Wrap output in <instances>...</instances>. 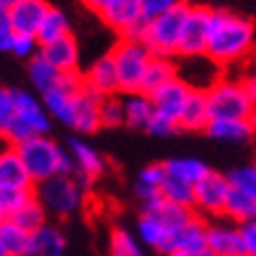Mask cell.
<instances>
[{"label":"cell","instance_id":"obj_1","mask_svg":"<svg viewBox=\"0 0 256 256\" xmlns=\"http://www.w3.org/2000/svg\"><path fill=\"white\" fill-rule=\"evenodd\" d=\"M254 19L238 14L233 10H214L210 16V33L204 56L214 66L226 68L249 59L254 50Z\"/></svg>","mask_w":256,"mask_h":256},{"label":"cell","instance_id":"obj_2","mask_svg":"<svg viewBox=\"0 0 256 256\" xmlns=\"http://www.w3.org/2000/svg\"><path fill=\"white\" fill-rule=\"evenodd\" d=\"M254 78H218L204 90L210 120H254Z\"/></svg>","mask_w":256,"mask_h":256},{"label":"cell","instance_id":"obj_3","mask_svg":"<svg viewBox=\"0 0 256 256\" xmlns=\"http://www.w3.org/2000/svg\"><path fill=\"white\" fill-rule=\"evenodd\" d=\"M14 150L33 186L52 176H59V174H73V164H70L66 148L59 146L50 134L19 141L14 144Z\"/></svg>","mask_w":256,"mask_h":256},{"label":"cell","instance_id":"obj_4","mask_svg":"<svg viewBox=\"0 0 256 256\" xmlns=\"http://www.w3.org/2000/svg\"><path fill=\"white\" fill-rule=\"evenodd\" d=\"M36 200L45 210L47 216L68 218L76 216L87 202V184L73 174H59L33 186Z\"/></svg>","mask_w":256,"mask_h":256},{"label":"cell","instance_id":"obj_5","mask_svg":"<svg viewBox=\"0 0 256 256\" xmlns=\"http://www.w3.org/2000/svg\"><path fill=\"white\" fill-rule=\"evenodd\" d=\"M186 10H188V2L181 0L176 8H172L170 12H164V14L144 24L139 42L146 47L150 56H162V59H174L176 62L178 31H181Z\"/></svg>","mask_w":256,"mask_h":256},{"label":"cell","instance_id":"obj_6","mask_svg":"<svg viewBox=\"0 0 256 256\" xmlns=\"http://www.w3.org/2000/svg\"><path fill=\"white\" fill-rule=\"evenodd\" d=\"M50 130H52V120L42 108L38 94H33L31 90H14V122L8 134L10 146L31 136L50 134Z\"/></svg>","mask_w":256,"mask_h":256},{"label":"cell","instance_id":"obj_7","mask_svg":"<svg viewBox=\"0 0 256 256\" xmlns=\"http://www.w3.org/2000/svg\"><path fill=\"white\" fill-rule=\"evenodd\" d=\"M108 54L113 59V68H116V76H118L120 94L139 92L144 70H146L148 62H150V54H148L146 47L141 45L139 40L120 38V42L110 50Z\"/></svg>","mask_w":256,"mask_h":256},{"label":"cell","instance_id":"obj_8","mask_svg":"<svg viewBox=\"0 0 256 256\" xmlns=\"http://www.w3.org/2000/svg\"><path fill=\"white\" fill-rule=\"evenodd\" d=\"M210 16H212V8H204V5H190V2H188L186 16H184L181 31H178L176 59H195V56H204L207 33H210Z\"/></svg>","mask_w":256,"mask_h":256},{"label":"cell","instance_id":"obj_9","mask_svg":"<svg viewBox=\"0 0 256 256\" xmlns=\"http://www.w3.org/2000/svg\"><path fill=\"white\" fill-rule=\"evenodd\" d=\"M226 198H228L226 174L210 170L193 186V212L202 218H221Z\"/></svg>","mask_w":256,"mask_h":256},{"label":"cell","instance_id":"obj_10","mask_svg":"<svg viewBox=\"0 0 256 256\" xmlns=\"http://www.w3.org/2000/svg\"><path fill=\"white\" fill-rule=\"evenodd\" d=\"M104 24L113 28L120 38L139 40L144 31V19H141L139 0H110L106 8L99 12Z\"/></svg>","mask_w":256,"mask_h":256},{"label":"cell","instance_id":"obj_11","mask_svg":"<svg viewBox=\"0 0 256 256\" xmlns=\"http://www.w3.org/2000/svg\"><path fill=\"white\" fill-rule=\"evenodd\" d=\"M99 94H94L92 90H87L85 85L70 96V120L68 127L76 130L78 134H94L99 130V106H101Z\"/></svg>","mask_w":256,"mask_h":256},{"label":"cell","instance_id":"obj_12","mask_svg":"<svg viewBox=\"0 0 256 256\" xmlns=\"http://www.w3.org/2000/svg\"><path fill=\"white\" fill-rule=\"evenodd\" d=\"M66 153L70 158V164H73V176H78L80 181H85L87 186L96 181V178L106 172V158L101 156L94 146H90L85 139H78L73 136L68 141V148Z\"/></svg>","mask_w":256,"mask_h":256},{"label":"cell","instance_id":"obj_13","mask_svg":"<svg viewBox=\"0 0 256 256\" xmlns=\"http://www.w3.org/2000/svg\"><path fill=\"white\" fill-rule=\"evenodd\" d=\"M204 249L214 256H244L242 254L238 224L228 218H212L207 221V233H204Z\"/></svg>","mask_w":256,"mask_h":256},{"label":"cell","instance_id":"obj_14","mask_svg":"<svg viewBox=\"0 0 256 256\" xmlns=\"http://www.w3.org/2000/svg\"><path fill=\"white\" fill-rule=\"evenodd\" d=\"M188 94H190V87L181 78H174V80H170L167 85L160 87V90H156L148 99L153 104V113H156V116H160V118H164V120H170V122L176 124L178 113L184 108Z\"/></svg>","mask_w":256,"mask_h":256},{"label":"cell","instance_id":"obj_15","mask_svg":"<svg viewBox=\"0 0 256 256\" xmlns=\"http://www.w3.org/2000/svg\"><path fill=\"white\" fill-rule=\"evenodd\" d=\"M132 233L148 252H156L160 256L174 252V230L164 228L160 221H156V218L148 216V214H139L136 228H134Z\"/></svg>","mask_w":256,"mask_h":256},{"label":"cell","instance_id":"obj_16","mask_svg":"<svg viewBox=\"0 0 256 256\" xmlns=\"http://www.w3.org/2000/svg\"><path fill=\"white\" fill-rule=\"evenodd\" d=\"M82 76V85L87 90H92L94 94L99 96H113V94H120V87H118V76L116 68H113V59L110 54H101L99 59H94L87 70L80 73Z\"/></svg>","mask_w":256,"mask_h":256},{"label":"cell","instance_id":"obj_17","mask_svg":"<svg viewBox=\"0 0 256 256\" xmlns=\"http://www.w3.org/2000/svg\"><path fill=\"white\" fill-rule=\"evenodd\" d=\"M38 54L54 70H59V73L80 70V45H78V40L73 38V33L62 40L50 42V45H42L38 50Z\"/></svg>","mask_w":256,"mask_h":256},{"label":"cell","instance_id":"obj_18","mask_svg":"<svg viewBox=\"0 0 256 256\" xmlns=\"http://www.w3.org/2000/svg\"><path fill=\"white\" fill-rule=\"evenodd\" d=\"M50 8L52 5L47 0H19L14 8L8 12L12 31L36 36V31H38V26L42 24L45 14L50 12Z\"/></svg>","mask_w":256,"mask_h":256},{"label":"cell","instance_id":"obj_19","mask_svg":"<svg viewBox=\"0 0 256 256\" xmlns=\"http://www.w3.org/2000/svg\"><path fill=\"white\" fill-rule=\"evenodd\" d=\"M19 188H33V184L14 146L0 141V190H19Z\"/></svg>","mask_w":256,"mask_h":256},{"label":"cell","instance_id":"obj_20","mask_svg":"<svg viewBox=\"0 0 256 256\" xmlns=\"http://www.w3.org/2000/svg\"><path fill=\"white\" fill-rule=\"evenodd\" d=\"M68 247V240L64 230L56 224L40 226L38 230L31 233V242H28V256H64Z\"/></svg>","mask_w":256,"mask_h":256},{"label":"cell","instance_id":"obj_21","mask_svg":"<svg viewBox=\"0 0 256 256\" xmlns=\"http://www.w3.org/2000/svg\"><path fill=\"white\" fill-rule=\"evenodd\" d=\"M141 214L153 216L156 221H160L164 228H170V230H174V233H176L178 228H181L188 218L193 216V210L178 207V204H174V202L164 200L162 195H158V198H153V200L141 202Z\"/></svg>","mask_w":256,"mask_h":256},{"label":"cell","instance_id":"obj_22","mask_svg":"<svg viewBox=\"0 0 256 256\" xmlns=\"http://www.w3.org/2000/svg\"><path fill=\"white\" fill-rule=\"evenodd\" d=\"M207 122H210V113H207L204 90H190L184 108L178 113L176 127L184 132H204Z\"/></svg>","mask_w":256,"mask_h":256},{"label":"cell","instance_id":"obj_23","mask_svg":"<svg viewBox=\"0 0 256 256\" xmlns=\"http://www.w3.org/2000/svg\"><path fill=\"white\" fill-rule=\"evenodd\" d=\"M207 136L224 144H247L254 136V120H210Z\"/></svg>","mask_w":256,"mask_h":256},{"label":"cell","instance_id":"obj_24","mask_svg":"<svg viewBox=\"0 0 256 256\" xmlns=\"http://www.w3.org/2000/svg\"><path fill=\"white\" fill-rule=\"evenodd\" d=\"M178 78V64L174 59H162V56H150L146 70H144V78H141L139 92L150 96V94L160 90L162 85H167L170 80Z\"/></svg>","mask_w":256,"mask_h":256},{"label":"cell","instance_id":"obj_25","mask_svg":"<svg viewBox=\"0 0 256 256\" xmlns=\"http://www.w3.org/2000/svg\"><path fill=\"white\" fill-rule=\"evenodd\" d=\"M204 233H207V221L193 212V216L174 233V252H186L193 256L200 254L204 249Z\"/></svg>","mask_w":256,"mask_h":256},{"label":"cell","instance_id":"obj_26","mask_svg":"<svg viewBox=\"0 0 256 256\" xmlns=\"http://www.w3.org/2000/svg\"><path fill=\"white\" fill-rule=\"evenodd\" d=\"M162 170H164V176L178 178V181H184V184L195 186V184L210 172V164H204L200 158L181 156V158H170L167 162H162Z\"/></svg>","mask_w":256,"mask_h":256},{"label":"cell","instance_id":"obj_27","mask_svg":"<svg viewBox=\"0 0 256 256\" xmlns=\"http://www.w3.org/2000/svg\"><path fill=\"white\" fill-rule=\"evenodd\" d=\"M122 113H124V124L132 130H141L146 132L148 122L153 118V104L146 94L134 92V94H122Z\"/></svg>","mask_w":256,"mask_h":256},{"label":"cell","instance_id":"obj_28","mask_svg":"<svg viewBox=\"0 0 256 256\" xmlns=\"http://www.w3.org/2000/svg\"><path fill=\"white\" fill-rule=\"evenodd\" d=\"M224 218L233 221V224H244V221H254L256 218V195L242 193L228 186V198H226Z\"/></svg>","mask_w":256,"mask_h":256},{"label":"cell","instance_id":"obj_29","mask_svg":"<svg viewBox=\"0 0 256 256\" xmlns=\"http://www.w3.org/2000/svg\"><path fill=\"white\" fill-rule=\"evenodd\" d=\"M70 36V22H68V14L59 8H50V12L45 14L42 24L38 26V31H36V40H38V45H50V42H54V40H62Z\"/></svg>","mask_w":256,"mask_h":256},{"label":"cell","instance_id":"obj_30","mask_svg":"<svg viewBox=\"0 0 256 256\" xmlns=\"http://www.w3.org/2000/svg\"><path fill=\"white\" fill-rule=\"evenodd\" d=\"M108 256H153L124 226H116L108 235Z\"/></svg>","mask_w":256,"mask_h":256},{"label":"cell","instance_id":"obj_31","mask_svg":"<svg viewBox=\"0 0 256 256\" xmlns=\"http://www.w3.org/2000/svg\"><path fill=\"white\" fill-rule=\"evenodd\" d=\"M26 70H28V82H31L33 90L38 94H45L59 85V76L62 73L52 68L40 54H36L33 59L26 62Z\"/></svg>","mask_w":256,"mask_h":256},{"label":"cell","instance_id":"obj_32","mask_svg":"<svg viewBox=\"0 0 256 256\" xmlns=\"http://www.w3.org/2000/svg\"><path fill=\"white\" fill-rule=\"evenodd\" d=\"M162 181H164L162 162L144 167V170L136 174V181H134V193H136L139 202L158 198V195H160V188H162Z\"/></svg>","mask_w":256,"mask_h":256},{"label":"cell","instance_id":"obj_33","mask_svg":"<svg viewBox=\"0 0 256 256\" xmlns=\"http://www.w3.org/2000/svg\"><path fill=\"white\" fill-rule=\"evenodd\" d=\"M70 96H73V94L66 92V90H62V87H54V90H50V92L40 94V104H42V108L47 110L50 120H56V122H62V124L68 127Z\"/></svg>","mask_w":256,"mask_h":256},{"label":"cell","instance_id":"obj_34","mask_svg":"<svg viewBox=\"0 0 256 256\" xmlns=\"http://www.w3.org/2000/svg\"><path fill=\"white\" fill-rule=\"evenodd\" d=\"M0 242L5 247L8 256H19V254H28V242H31V233L22 230L16 224H12L10 218H5L0 224Z\"/></svg>","mask_w":256,"mask_h":256},{"label":"cell","instance_id":"obj_35","mask_svg":"<svg viewBox=\"0 0 256 256\" xmlns=\"http://www.w3.org/2000/svg\"><path fill=\"white\" fill-rule=\"evenodd\" d=\"M12 224H16L22 230H26V233H33V230H38L40 226L47 224V214L45 210L40 207V202L33 198V200H28L26 204H24L22 210H16L12 216H8Z\"/></svg>","mask_w":256,"mask_h":256},{"label":"cell","instance_id":"obj_36","mask_svg":"<svg viewBox=\"0 0 256 256\" xmlns=\"http://www.w3.org/2000/svg\"><path fill=\"white\" fill-rule=\"evenodd\" d=\"M160 195H162L164 200L178 204V207L193 210V186H190V184H184V181H178V178L164 176Z\"/></svg>","mask_w":256,"mask_h":256},{"label":"cell","instance_id":"obj_37","mask_svg":"<svg viewBox=\"0 0 256 256\" xmlns=\"http://www.w3.org/2000/svg\"><path fill=\"white\" fill-rule=\"evenodd\" d=\"M99 124L116 130L120 124H124V113H122V94H113V96H104L99 106Z\"/></svg>","mask_w":256,"mask_h":256},{"label":"cell","instance_id":"obj_38","mask_svg":"<svg viewBox=\"0 0 256 256\" xmlns=\"http://www.w3.org/2000/svg\"><path fill=\"white\" fill-rule=\"evenodd\" d=\"M226 181H228V186L235 188V190L256 195V167L254 164H242V167L230 170L226 174Z\"/></svg>","mask_w":256,"mask_h":256},{"label":"cell","instance_id":"obj_39","mask_svg":"<svg viewBox=\"0 0 256 256\" xmlns=\"http://www.w3.org/2000/svg\"><path fill=\"white\" fill-rule=\"evenodd\" d=\"M14 122V90L0 87V141L8 144V134Z\"/></svg>","mask_w":256,"mask_h":256},{"label":"cell","instance_id":"obj_40","mask_svg":"<svg viewBox=\"0 0 256 256\" xmlns=\"http://www.w3.org/2000/svg\"><path fill=\"white\" fill-rule=\"evenodd\" d=\"M36 193L33 188H19V190H0V210L5 214V218L12 216L16 210H22L28 200H33Z\"/></svg>","mask_w":256,"mask_h":256},{"label":"cell","instance_id":"obj_41","mask_svg":"<svg viewBox=\"0 0 256 256\" xmlns=\"http://www.w3.org/2000/svg\"><path fill=\"white\" fill-rule=\"evenodd\" d=\"M38 40L36 36H28V33H14L12 36V45H10V52L16 56V59H24V62H28L33 56L38 54Z\"/></svg>","mask_w":256,"mask_h":256},{"label":"cell","instance_id":"obj_42","mask_svg":"<svg viewBox=\"0 0 256 256\" xmlns=\"http://www.w3.org/2000/svg\"><path fill=\"white\" fill-rule=\"evenodd\" d=\"M181 0H139V10H141V19L150 22L156 16L170 12L172 8H176Z\"/></svg>","mask_w":256,"mask_h":256},{"label":"cell","instance_id":"obj_43","mask_svg":"<svg viewBox=\"0 0 256 256\" xmlns=\"http://www.w3.org/2000/svg\"><path fill=\"white\" fill-rule=\"evenodd\" d=\"M238 235H240L242 254L244 256H256V221L238 224Z\"/></svg>","mask_w":256,"mask_h":256},{"label":"cell","instance_id":"obj_44","mask_svg":"<svg viewBox=\"0 0 256 256\" xmlns=\"http://www.w3.org/2000/svg\"><path fill=\"white\" fill-rule=\"evenodd\" d=\"M12 24H10V14L8 19H0V52H10V45H12Z\"/></svg>","mask_w":256,"mask_h":256},{"label":"cell","instance_id":"obj_45","mask_svg":"<svg viewBox=\"0 0 256 256\" xmlns=\"http://www.w3.org/2000/svg\"><path fill=\"white\" fill-rule=\"evenodd\" d=\"M82 2H85V5H87L90 10H94V12H101V10L106 8L110 0H82Z\"/></svg>","mask_w":256,"mask_h":256},{"label":"cell","instance_id":"obj_46","mask_svg":"<svg viewBox=\"0 0 256 256\" xmlns=\"http://www.w3.org/2000/svg\"><path fill=\"white\" fill-rule=\"evenodd\" d=\"M16 2H19V0H0V8H5V10H8V12H10V10L14 8Z\"/></svg>","mask_w":256,"mask_h":256},{"label":"cell","instance_id":"obj_47","mask_svg":"<svg viewBox=\"0 0 256 256\" xmlns=\"http://www.w3.org/2000/svg\"><path fill=\"white\" fill-rule=\"evenodd\" d=\"M164 256H193V254H186V252H170V254H164Z\"/></svg>","mask_w":256,"mask_h":256},{"label":"cell","instance_id":"obj_48","mask_svg":"<svg viewBox=\"0 0 256 256\" xmlns=\"http://www.w3.org/2000/svg\"><path fill=\"white\" fill-rule=\"evenodd\" d=\"M195 256H214V254H212V252H207V249H202L200 254H195Z\"/></svg>","mask_w":256,"mask_h":256},{"label":"cell","instance_id":"obj_49","mask_svg":"<svg viewBox=\"0 0 256 256\" xmlns=\"http://www.w3.org/2000/svg\"><path fill=\"white\" fill-rule=\"evenodd\" d=\"M0 256H8V254H5V247H2V242H0Z\"/></svg>","mask_w":256,"mask_h":256},{"label":"cell","instance_id":"obj_50","mask_svg":"<svg viewBox=\"0 0 256 256\" xmlns=\"http://www.w3.org/2000/svg\"><path fill=\"white\" fill-rule=\"evenodd\" d=\"M2 221H5V214H2V210H0V224H2Z\"/></svg>","mask_w":256,"mask_h":256},{"label":"cell","instance_id":"obj_51","mask_svg":"<svg viewBox=\"0 0 256 256\" xmlns=\"http://www.w3.org/2000/svg\"><path fill=\"white\" fill-rule=\"evenodd\" d=\"M19 256H28V254H19Z\"/></svg>","mask_w":256,"mask_h":256}]
</instances>
